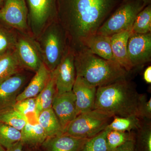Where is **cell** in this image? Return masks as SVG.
<instances>
[{
  "label": "cell",
  "mask_w": 151,
  "mask_h": 151,
  "mask_svg": "<svg viewBox=\"0 0 151 151\" xmlns=\"http://www.w3.org/2000/svg\"><path fill=\"white\" fill-rule=\"evenodd\" d=\"M57 13L66 31L80 44L83 38L97 33L116 0H56Z\"/></svg>",
  "instance_id": "1"
},
{
  "label": "cell",
  "mask_w": 151,
  "mask_h": 151,
  "mask_svg": "<svg viewBox=\"0 0 151 151\" xmlns=\"http://www.w3.org/2000/svg\"><path fill=\"white\" fill-rule=\"evenodd\" d=\"M76 76L96 87L126 79L128 73L116 61L103 59L83 47L74 54Z\"/></svg>",
  "instance_id": "2"
},
{
  "label": "cell",
  "mask_w": 151,
  "mask_h": 151,
  "mask_svg": "<svg viewBox=\"0 0 151 151\" xmlns=\"http://www.w3.org/2000/svg\"><path fill=\"white\" fill-rule=\"evenodd\" d=\"M139 93L126 79L97 88L94 109L113 117L137 116Z\"/></svg>",
  "instance_id": "3"
},
{
  "label": "cell",
  "mask_w": 151,
  "mask_h": 151,
  "mask_svg": "<svg viewBox=\"0 0 151 151\" xmlns=\"http://www.w3.org/2000/svg\"><path fill=\"white\" fill-rule=\"evenodd\" d=\"M113 117L97 109L81 113L70 122L63 134L81 139H90L105 130Z\"/></svg>",
  "instance_id": "4"
},
{
  "label": "cell",
  "mask_w": 151,
  "mask_h": 151,
  "mask_svg": "<svg viewBox=\"0 0 151 151\" xmlns=\"http://www.w3.org/2000/svg\"><path fill=\"white\" fill-rule=\"evenodd\" d=\"M145 5L142 0L125 3L102 24L97 33L111 36L132 29L136 17Z\"/></svg>",
  "instance_id": "5"
},
{
  "label": "cell",
  "mask_w": 151,
  "mask_h": 151,
  "mask_svg": "<svg viewBox=\"0 0 151 151\" xmlns=\"http://www.w3.org/2000/svg\"><path fill=\"white\" fill-rule=\"evenodd\" d=\"M40 49L43 63L53 71L65 52V36L61 28L53 25L45 30L41 39Z\"/></svg>",
  "instance_id": "6"
},
{
  "label": "cell",
  "mask_w": 151,
  "mask_h": 151,
  "mask_svg": "<svg viewBox=\"0 0 151 151\" xmlns=\"http://www.w3.org/2000/svg\"><path fill=\"white\" fill-rule=\"evenodd\" d=\"M28 19L35 35H39L47 23L57 16L56 0H26Z\"/></svg>",
  "instance_id": "7"
},
{
  "label": "cell",
  "mask_w": 151,
  "mask_h": 151,
  "mask_svg": "<svg viewBox=\"0 0 151 151\" xmlns=\"http://www.w3.org/2000/svg\"><path fill=\"white\" fill-rule=\"evenodd\" d=\"M28 7L26 0H5L0 9V22L20 31L27 28Z\"/></svg>",
  "instance_id": "8"
},
{
  "label": "cell",
  "mask_w": 151,
  "mask_h": 151,
  "mask_svg": "<svg viewBox=\"0 0 151 151\" xmlns=\"http://www.w3.org/2000/svg\"><path fill=\"white\" fill-rule=\"evenodd\" d=\"M52 72L54 75L57 94L71 91L76 78L73 52L70 50L65 52L59 64Z\"/></svg>",
  "instance_id": "9"
},
{
  "label": "cell",
  "mask_w": 151,
  "mask_h": 151,
  "mask_svg": "<svg viewBox=\"0 0 151 151\" xmlns=\"http://www.w3.org/2000/svg\"><path fill=\"white\" fill-rule=\"evenodd\" d=\"M14 51L22 68L36 72L43 63L39 47L28 37L17 39Z\"/></svg>",
  "instance_id": "10"
},
{
  "label": "cell",
  "mask_w": 151,
  "mask_h": 151,
  "mask_svg": "<svg viewBox=\"0 0 151 151\" xmlns=\"http://www.w3.org/2000/svg\"><path fill=\"white\" fill-rule=\"evenodd\" d=\"M128 57L133 68L150 62L151 58V34L133 33L127 43Z\"/></svg>",
  "instance_id": "11"
},
{
  "label": "cell",
  "mask_w": 151,
  "mask_h": 151,
  "mask_svg": "<svg viewBox=\"0 0 151 151\" xmlns=\"http://www.w3.org/2000/svg\"><path fill=\"white\" fill-rule=\"evenodd\" d=\"M52 108L64 132L68 126L77 116L76 97L73 91L61 94L57 93Z\"/></svg>",
  "instance_id": "12"
},
{
  "label": "cell",
  "mask_w": 151,
  "mask_h": 151,
  "mask_svg": "<svg viewBox=\"0 0 151 151\" xmlns=\"http://www.w3.org/2000/svg\"><path fill=\"white\" fill-rule=\"evenodd\" d=\"M25 81L24 76L17 73L0 84V113L14 108Z\"/></svg>",
  "instance_id": "13"
},
{
  "label": "cell",
  "mask_w": 151,
  "mask_h": 151,
  "mask_svg": "<svg viewBox=\"0 0 151 151\" xmlns=\"http://www.w3.org/2000/svg\"><path fill=\"white\" fill-rule=\"evenodd\" d=\"M97 87L76 76L72 91L76 97L77 116L94 109Z\"/></svg>",
  "instance_id": "14"
},
{
  "label": "cell",
  "mask_w": 151,
  "mask_h": 151,
  "mask_svg": "<svg viewBox=\"0 0 151 151\" xmlns=\"http://www.w3.org/2000/svg\"><path fill=\"white\" fill-rule=\"evenodd\" d=\"M88 139L63 134L47 138L39 148L41 151H81Z\"/></svg>",
  "instance_id": "15"
},
{
  "label": "cell",
  "mask_w": 151,
  "mask_h": 151,
  "mask_svg": "<svg viewBox=\"0 0 151 151\" xmlns=\"http://www.w3.org/2000/svg\"><path fill=\"white\" fill-rule=\"evenodd\" d=\"M132 29L111 36V49L114 60L129 72L133 68L127 52V43Z\"/></svg>",
  "instance_id": "16"
},
{
  "label": "cell",
  "mask_w": 151,
  "mask_h": 151,
  "mask_svg": "<svg viewBox=\"0 0 151 151\" xmlns=\"http://www.w3.org/2000/svg\"><path fill=\"white\" fill-rule=\"evenodd\" d=\"M80 45L103 59L115 61L111 49V36L96 33L83 38Z\"/></svg>",
  "instance_id": "17"
},
{
  "label": "cell",
  "mask_w": 151,
  "mask_h": 151,
  "mask_svg": "<svg viewBox=\"0 0 151 151\" xmlns=\"http://www.w3.org/2000/svg\"><path fill=\"white\" fill-rule=\"evenodd\" d=\"M50 75L51 71L42 63L26 88L19 94L17 101L36 97L46 86Z\"/></svg>",
  "instance_id": "18"
},
{
  "label": "cell",
  "mask_w": 151,
  "mask_h": 151,
  "mask_svg": "<svg viewBox=\"0 0 151 151\" xmlns=\"http://www.w3.org/2000/svg\"><path fill=\"white\" fill-rule=\"evenodd\" d=\"M22 141L24 146L39 148L47 138L43 128L38 124L27 123L21 131Z\"/></svg>",
  "instance_id": "19"
},
{
  "label": "cell",
  "mask_w": 151,
  "mask_h": 151,
  "mask_svg": "<svg viewBox=\"0 0 151 151\" xmlns=\"http://www.w3.org/2000/svg\"><path fill=\"white\" fill-rule=\"evenodd\" d=\"M56 94L55 80L53 73L51 72L46 86L36 97V113L37 117L42 111L52 108L53 99Z\"/></svg>",
  "instance_id": "20"
},
{
  "label": "cell",
  "mask_w": 151,
  "mask_h": 151,
  "mask_svg": "<svg viewBox=\"0 0 151 151\" xmlns=\"http://www.w3.org/2000/svg\"><path fill=\"white\" fill-rule=\"evenodd\" d=\"M38 123L43 128L47 138L63 133L59 121L52 108L44 110L40 113Z\"/></svg>",
  "instance_id": "21"
},
{
  "label": "cell",
  "mask_w": 151,
  "mask_h": 151,
  "mask_svg": "<svg viewBox=\"0 0 151 151\" xmlns=\"http://www.w3.org/2000/svg\"><path fill=\"white\" fill-rule=\"evenodd\" d=\"M22 68L14 50L0 55V84L19 73Z\"/></svg>",
  "instance_id": "22"
},
{
  "label": "cell",
  "mask_w": 151,
  "mask_h": 151,
  "mask_svg": "<svg viewBox=\"0 0 151 151\" xmlns=\"http://www.w3.org/2000/svg\"><path fill=\"white\" fill-rule=\"evenodd\" d=\"M136 151H151V120H142L140 127L135 132Z\"/></svg>",
  "instance_id": "23"
},
{
  "label": "cell",
  "mask_w": 151,
  "mask_h": 151,
  "mask_svg": "<svg viewBox=\"0 0 151 151\" xmlns=\"http://www.w3.org/2000/svg\"><path fill=\"white\" fill-rule=\"evenodd\" d=\"M141 124L142 120L136 115L126 117L115 116L107 127L110 130L131 132L137 131Z\"/></svg>",
  "instance_id": "24"
},
{
  "label": "cell",
  "mask_w": 151,
  "mask_h": 151,
  "mask_svg": "<svg viewBox=\"0 0 151 151\" xmlns=\"http://www.w3.org/2000/svg\"><path fill=\"white\" fill-rule=\"evenodd\" d=\"M151 31V6H147L138 14L132 27L133 33H148Z\"/></svg>",
  "instance_id": "25"
},
{
  "label": "cell",
  "mask_w": 151,
  "mask_h": 151,
  "mask_svg": "<svg viewBox=\"0 0 151 151\" xmlns=\"http://www.w3.org/2000/svg\"><path fill=\"white\" fill-rule=\"evenodd\" d=\"M22 140L21 131L7 124L0 122V145L5 149H8Z\"/></svg>",
  "instance_id": "26"
},
{
  "label": "cell",
  "mask_w": 151,
  "mask_h": 151,
  "mask_svg": "<svg viewBox=\"0 0 151 151\" xmlns=\"http://www.w3.org/2000/svg\"><path fill=\"white\" fill-rule=\"evenodd\" d=\"M14 108L26 118L27 123L30 122L32 117L33 124L38 123V117L36 113V97L17 101Z\"/></svg>",
  "instance_id": "27"
},
{
  "label": "cell",
  "mask_w": 151,
  "mask_h": 151,
  "mask_svg": "<svg viewBox=\"0 0 151 151\" xmlns=\"http://www.w3.org/2000/svg\"><path fill=\"white\" fill-rule=\"evenodd\" d=\"M0 122L21 131L27 124V120L13 108L0 113Z\"/></svg>",
  "instance_id": "28"
},
{
  "label": "cell",
  "mask_w": 151,
  "mask_h": 151,
  "mask_svg": "<svg viewBox=\"0 0 151 151\" xmlns=\"http://www.w3.org/2000/svg\"><path fill=\"white\" fill-rule=\"evenodd\" d=\"M109 129L107 127L98 134L88 139L81 151H111L107 144L106 137Z\"/></svg>",
  "instance_id": "29"
},
{
  "label": "cell",
  "mask_w": 151,
  "mask_h": 151,
  "mask_svg": "<svg viewBox=\"0 0 151 151\" xmlns=\"http://www.w3.org/2000/svg\"><path fill=\"white\" fill-rule=\"evenodd\" d=\"M134 137L135 132H124L109 129L106 139L108 147L112 151Z\"/></svg>",
  "instance_id": "30"
},
{
  "label": "cell",
  "mask_w": 151,
  "mask_h": 151,
  "mask_svg": "<svg viewBox=\"0 0 151 151\" xmlns=\"http://www.w3.org/2000/svg\"><path fill=\"white\" fill-rule=\"evenodd\" d=\"M17 40L13 33L0 25V55L14 50Z\"/></svg>",
  "instance_id": "31"
},
{
  "label": "cell",
  "mask_w": 151,
  "mask_h": 151,
  "mask_svg": "<svg viewBox=\"0 0 151 151\" xmlns=\"http://www.w3.org/2000/svg\"><path fill=\"white\" fill-rule=\"evenodd\" d=\"M137 116L141 120H151V98L148 100L147 94H139Z\"/></svg>",
  "instance_id": "32"
},
{
  "label": "cell",
  "mask_w": 151,
  "mask_h": 151,
  "mask_svg": "<svg viewBox=\"0 0 151 151\" xmlns=\"http://www.w3.org/2000/svg\"><path fill=\"white\" fill-rule=\"evenodd\" d=\"M135 137L127 141L122 146L112 151H136L134 145Z\"/></svg>",
  "instance_id": "33"
},
{
  "label": "cell",
  "mask_w": 151,
  "mask_h": 151,
  "mask_svg": "<svg viewBox=\"0 0 151 151\" xmlns=\"http://www.w3.org/2000/svg\"><path fill=\"white\" fill-rule=\"evenodd\" d=\"M24 146L21 141H19L14 144L6 150V151H24Z\"/></svg>",
  "instance_id": "34"
},
{
  "label": "cell",
  "mask_w": 151,
  "mask_h": 151,
  "mask_svg": "<svg viewBox=\"0 0 151 151\" xmlns=\"http://www.w3.org/2000/svg\"><path fill=\"white\" fill-rule=\"evenodd\" d=\"M144 79L148 84L151 83V66H149L144 71Z\"/></svg>",
  "instance_id": "35"
},
{
  "label": "cell",
  "mask_w": 151,
  "mask_h": 151,
  "mask_svg": "<svg viewBox=\"0 0 151 151\" xmlns=\"http://www.w3.org/2000/svg\"><path fill=\"white\" fill-rule=\"evenodd\" d=\"M28 148H27L25 151H37L36 150V149L37 148L30 147H27Z\"/></svg>",
  "instance_id": "36"
},
{
  "label": "cell",
  "mask_w": 151,
  "mask_h": 151,
  "mask_svg": "<svg viewBox=\"0 0 151 151\" xmlns=\"http://www.w3.org/2000/svg\"><path fill=\"white\" fill-rule=\"evenodd\" d=\"M0 151H6V149H5L2 146L0 145Z\"/></svg>",
  "instance_id": "37"
},
{
  "label": "cell",
  "mask_w": 151,
  "mask_h": 151,
  "mask_svg": "<svg viewBox=\"0 0 151 151\" xmlns=\"http://www.w3.org/2000/svg\"><path fill=\"white\" fill-rule=\"evenodd\" d=\"M4 1V0H0V7L3 4Z\"/></svg>",
  "instance_id": "38"
},
{
  "label": "cell",
  "mask_w": 151,
  "mask_h": 151,
  "mask_svg": "<svg viewBox=\"0 0 151 151\" xmlns=\"http://www.w3.org/2000/svg\"><path fill=\"white\" fill-rule=\"evenodd\" d=\"M142 1H143L144 2V3H145V4L146 5L147 3L150 0H142Z\"/></svg>",
  "instance_id": "39"
}]
</instances>
